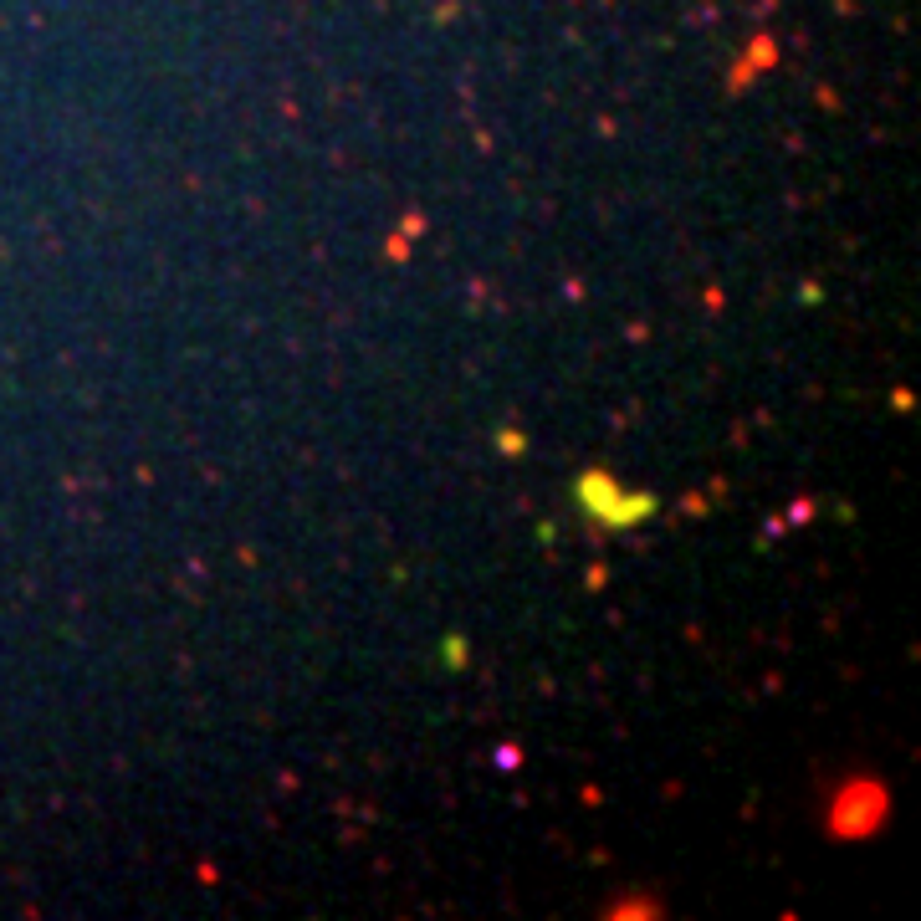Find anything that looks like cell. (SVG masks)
<instances>
[{
    "label": "cell",
    "instance_id": "1",
    "mask_svg": "<svg viewBox=\"0 0 921 921\" xmlns=\"http://www.w3.org/2000/svg\"><path fill=\"white\" fill-rule=\"evenodd\" d=\"M886 809H891V799H886L881 783H875V778H850L840 794L829 799V835H840V840H865V835H875V829H881Z\"/></svg>",
    "mask_w": 921,
    "mask_h": 921
},
{
    "label": "cell",
    "instance_id": "2",
    "mask_svg": "<svg viewBox=\"0 0 921 921\" xmlns=\"http://www.w3.org/2000/svg\"><path fill=\"white\" fill-rule=\"evenodd\" d=\"M579 487H584V492H579V497H584V507H589V512H599L604 522H614V528H630L635 517H645V512H650V502H645V497H635V502L625 507L620 487H609V481H604L599 471H589V476L579 481Z\"/></svg>",
    "mask_w": 921,
    "mask_h": 921
}]
</instances>
